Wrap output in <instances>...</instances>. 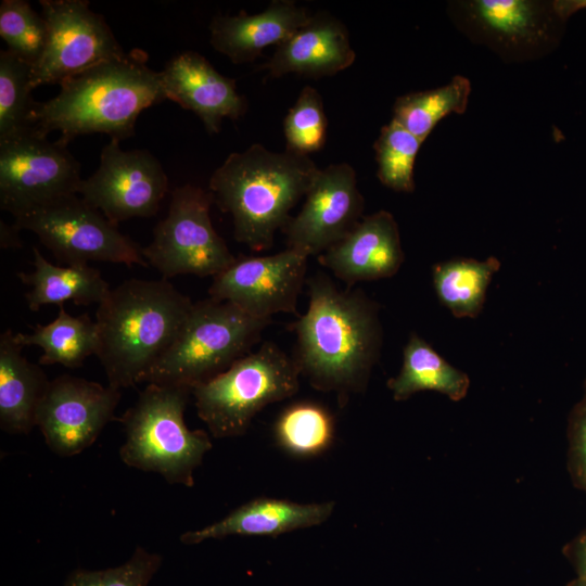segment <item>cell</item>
<instances>
[{
    "mask_svg": "<svg viewBox=\"0 0 586 586\" xmlns=\"http://www.w3.org/2000/svg\"><path fill=\"white\" fill-rule=\"evenodd\" d=\"M292 0H273L256 14L216 15L209 24L213 48L234 64L256 60L269 46L278 47L311 17Z\"/></svg>",
    "mask_w": 586,
    "mask_h": 586,
    "instance_id": "cell-21",
    "label": "cell"
},
{
    "mask_svg": "<svg viewBox=\"0 0 586 586\" xmlns=\"http://www.w3.org/2000/svg\"><path fill=\"white\" fill-rule=\"evenodd\" d=\"M272 433L276 444L291 456L316 457L333 444L335 420L326 406L311 400H300L280 412Z\"/></svg>",
    "mask_w": 586,
    "mask_h": 586,
    "instance_id": "cell-27",
    "label": "cell"
},
{
    "mask_svg": "<svg viewBox=\"0 0 586 586\" xmlns=\"http://www.w3.org/2000/svg\"><path fill=\"white\" fill-rule=\"evenodd\" d=\"M334 507V501L301 504L259 497L238 507L217 522L184 532L179 539L190 546L232 535L277 537L324 523L332 515Z\"/></svg>",
    "mask_w": 586,
    "mask_h": 586,
    "instance_id": "cell-20",
    "label": "cell"
},
{
    "mask_svg": "<svg viewBox=\"0 0 586 586\" xmlns=\"http://www.w3.org/2000/svg\"><path fill=\"white\" fill-rule=\"evenodd\" d=\"M271 321L212 297L193 303L174 342L142 382L193 390L251 353Z\"/></svg>",
    "mask_w": 586,
    "mask_h": 586,
    "instance_id": "cell-6",
    "label": "cell"
},
{
    "mask_svg": "<svg viewBox=\"0 0 586 586\" xmlns=\"http://www.w3.org/2000/svg\"><path fill=\"white\" fill-rule=\"evenodd\" d=\"M318 262L347 284L390 278L405 259L397 221L387 211L365 216Z\"/></svg>",
    "mask_w": 586,
    "mask_h": 586,
    "instance_id": "cell-18",
    "label": "cell"
},
{
    "mask_svg": "<svg viewBox=\"0 0 586 586\" xmlns=\"http://www.w3.org/2000/svg\"><path fill=\"white\" fill-rule=\"evenodd\" d=\"M209 190L193 184L177 187L166 217L153 230V239L142 255L163 279L180 275L215 277L237 257L213 227Z\"/></svg>",
    "mask_w": 586,
    "mask_h": 586,
    "instance_id": "cell-9",
    "label": "cell"
},
{
    "mask_svg": "<svg viewBox=\"0 0 586 586\" xmlns=\"http://www.w3.org/2000/svg\"><path fill=\"white\" fill-rule=\"evenodd\" d=\"M499 269L500 262L494 256L486 260L454 258L435 264L432 278L437 298L456 318H475Z\"/></svg>",
    "mask_w": 586,
    "mask_h": 586,
    "instance_id": "cell-26",
    "label": "cell"
},
{
    "mask_svg": "<svg viewBox=\"0 0 586 586\" xmlns=\"http://www.w3.org/2000/svg\"><path fill=\"white\" fill-rule=\"evenodd\" d=\"M572 437L575 468L578 476L586 484V402L575 413Z\"/></svg>",
    "mask_w": 586,
    "mask_h": 586,
    "instance_id": "cell-34",
    "label": "cell"
},
{
    "mask_svg": "<svg viewBox=\"0 0 586 586\" xmlns=\"http://www.w3.org/2000/svg\"><path fill=\"white\" fill-rule=\"evenodd\" d=\"M470 93V80L456 75L444 86L398 97L392 119L424 142L444 117L466 112Z\"/></svg>",
    "mask_w": 586,
    "mask_h": 586,
    "instance_id": "cell-28",
    "label": "cell"
},
{
    "mask_svg": "<svg viewBox=\"0 0 586 586\" xmlns=\"http://www.w3.org/2000/svg\"><path fill=\"white\" fill-rule=\"evenodd\" d=\"M31 66L8 49L0 51V142L34 131L38 103Z\"/></svg>",
    "mask_w": 586,
    "mask_h": 586,
    "instance_id": "cell-29",
    "label": "cell"
},
{
    "mask_svg": "<svg viewBox=\"0 0 586 586\" xmlns=\"http://www.w3.org/2000/svg\"><path fill=\"white\" fill-rule=\"evenodd\" d=\"M0 36L7 49L34 66L42 54L47 24L25 0H2L0 3Z\"/></svg>",
    "mask_w": 586,
    "mask_h": 586,
    "instance_id": "cell-32",
    "label": "cell"
},
{
    "mask_svg": "<svg viewBox=\"0 0 586 586\" xmlns=\"http://www.w3.org/2000/svg\"><path fill=\"white\" fill-rule=\"evenodd\" d=\"M300 377L292 356L275 343H263L192 390L198 416L215 438L243 435L263 408L298 392Z\"/></svg>",
    "mask_w": 586,
    "mask_h": 586,
    "instance_id": "cell-7",
    "label": "cell"
},
{
    "mask_svg": "<svg viewBox=\"0 0 586 586\" xmlns=\"http://www.w3.org/2000/svg\"><path fill=\"white\" fill-rule=\"evenodd\" d=\"M193 302L168 280L129 279L111 289L95 311L97 352L116 390L142 383L171 345Z\"/></svg>",
    "mask_w": 586,
    "mask_h": 586,
    "instance_id": "cell-3",
    "label": "cell"
},
{
    "mask_svg": "<svg viewBox=\"0 0 586 586\" xmlns=\"http://www.w3.org/2000/svg\"><path fill=\"white\" fill-rule=\"evenodd\" d=\"M1 246H20L18 230L13 226H8L1 221Z\"/></svg>",
    "mask_w": 586,
    "mask_h": 586,
    "instance_id": "cell-37",
    "label": "cell"
},
{
    "mask_svg": "<svg viewBox=\"0 0 586 586\" xmlns=\"http://www.w3.org/2000/svg\"><path fill=\"white\" fill-rule=\"evenodd\" d=\"M120 396V391L110 385L61 374L50 381L36 425L53 453L63 457L78 455L115 419Z\"/></svg>",
    "mask_w": 586,
    "mask_h": 586,
    "instance_id": "cell-14",
    "label": "cell"
},
{
    "mask_svg": "<svg viewBox=\"0 0 586 586\" xmlns=\"http://www.w3.org/2000/svg\"><path fill=\"white\" fill-rule=\"evenodd\" d=\"M190 395L186 386L148 383L117 419L125 433L119 448L125 464L158 473L173 485L193 486V472L213 444L205 431L190 430L184 422Z\"/></svg>",
    "mask_w": 586,
    "mask_h": 586,
    "instance_id": "cell-5",
    "label": "cell"
},
{
    "mask_svg": "<svg viewBox=\"0 0 586 586\" xmlns=\"http://www.w3.org/2000/svg\"><path fill=\"white\" fill-rule=\"evenodd\" d=\"M33 255L34 270L17 273L21 281L30 286L25 294L30 310L44 305L63 306L66 302L99 305L111 290L101 272L89 264L56 266L37 247H33Z\"/></svg>",
    "mask_w": 586,
    "mask_h": 586,
    "instance_id": "cell-23",
    "label": "cell"
},
{
    "mask_svg": "<svg viewBox=\"0 0 586 586\" xmlns=\"http://www.w3.org/2000/svg\"><path fill=\"white\" fill-rule=\"evenodd\" d=\"M308 307L291 324L301 375L341 406L362 392L382 346L379 306L360 290H343L323 273L308 280Z\"/></svg>",
    "mask_w": 586,
    "mask_h": 586,
    "instance_id": "cell-1",
    "label": "cell"
},
{
    "mask_svg": "<svg viewBox=\"0 0 586 586\" xmlns=\"http://www.w3.org/2000/svg\"><path fill=\"white\" fill-rule=\"evenodd\" d=\"M56 317L47 324H37L31 333H15L23 346H38L42 349L39 365H62L78 368L97 352V328L88 314L69 315L59 306Z\"/></svg>",
    "mask_w": 586,
    "mask_h": 586,
    "instance_id": "cell-25",
    "label": "cell"
},
{
    "mask_svg": "<svg viewBox=\"0 0 586 586\" xmlns=\"http://www.w3.org/2000/svg\"><path fill=\"white\" fill-rule=\"evenodd\" d=\"M65 265L105 262L146 267L142 247L78 194L64 195L14 218Z\"/></svg>",
    "mask_w": 586,
    "mask_h": 586,
    "instance_id": "cell-8",
    "label": "cell"
},
{
    "mask_svg": "<svg viewBox=\"0 0 586 586\" xmlns=\"http://www.w3.org/2000/svg\"><path fill=\"white\" fill-rule=\"evenodd\" d=\"M318 170L309 156L254 143L227 156L212 174L208 190L214 203L232 217L234 239L262 251L272 245Z\"/></svg>",
    "mask_w": 586,
    "mask_h": 586,
    "instance_id": "cell-4",
    "label": "cell"
},
{
    "mask_svg": "<svg viewBox=\"0 0 586 586\" xmlns=\"http://www.w3.org/2000/svg\"><path fill=\"white\" fill-rule=\"evenodd\" d=\"M15 333L0 335V428L10 434H28L50 381L39 365L23 355Z\"/></svg>",
    "mask_w": 586,
    "mask_h": 586,
    "instance_id": "cell-22",
    "label": "cell"
},
{
    "mask_svg": "<svg viewBox=\"0 0 586 586\" xmlns=\"http://www.w3.org/2000/svg\"><path fill=\"white\" fill-rule=\"evenodd\" d=\"M80 164L67 145L36 131L0 142V207L14 218L54 199L78 194Z\"/></svg>",
    "mask_w": 586,
    "mask_h": 586,
    "instance_id": "cell-11",
    "label": "cell"
},
{
    "mask_svg": "<svg viewBox=\"0 0 586 586\" xmlns=\"http://www.w3.org/2000/svg\"><path fill=\"white\" fill-rule=\"evenodd\" d=\"M423 141L392 119L373 144L380 182L396 192L415 191V163Z\"/></svg>",
    "mask_w": 586,
    "mask_h": 586,
    "instance_id": "cell-30",
    "label": "cell"
},
{
    "mask_svg": "<svg viewBox=\"0 0 586 586\" xmlns=\"http://www.w3.org/2000/svg\"><path fill=\"white\" fill-rule=\"evenodd\" d=\"M572 560L577 572V578L586 581V532L574 544Z\"/></svg>",
    "mask_w": 586,
    "mask_h": 586,
    "instance_id": "cell-35",
    "label": "cell"
},
{
    "mask_svg": "<svg viewBox=\"0 0 586 586\" xmlns=\"http://www.w3.org/2000/svg\"><path fill=\"white\" fill-rule=\"evenodd\" d=\"M160 73L166 100L196 114L209 133H218L225 118L239 119L247 109L235 80L216 71L199 52L175 55Z\"/></svg>",
    "mask_w": 586,
    "mask_h": 586,
    "instance_id": "cell-17",
    "label": "cell"
},
{
    "mask_svg": "<svg viewBox=\"0 0 586 586\" xmlns=\"http://www.w3.org/2000/svg\"><path fill=\"white\" fill-rule=\"evenodd\" d=\"M469 385L464 372L448 364L416 333L404 347L398 374L387 382L395 400H405L421 391H435L451 400H460L467 395Z\"/></svg>",
    "mask_w": 586,
    "mask_h": 586,
    "instance_id": "cell-24",
    "label": "cell"
},
{
    "mask_svg": "<svg viewBox=\"0 0 586 586\" xmlns=\"http://www.w3.org/2000/svg\"><path fill=\"white\" fill-rule=\"evenodd\" d=\"M355 59L346 26L319 12L279 44L264 67L273 77L296 74L319 78L346 69Z\"/></svg>",
    "mask_w": 586,
    "mask_h": 586,
    "instance_id": "cell-19",
    "label": "cell"
},
{
    "mask_svg": "<svg viewBox=\"0 0 586 586\" xmlns=\"http://www.w3.org/2000/svg\"><path fill=\"white\" fill-rule=\"evenodd\" d=\"M47 24L41 56L31 66L33 89L61 84L102 61L125 54L101 14L86 0H40Z\"/></svg>",
    "mask_w": 586,
    "mask_h": 586,
    "instance_id": "cell-12",
    "label": "cell"
},
{
    "mask_svg": "<svg viewBox=\"0 0 586 586\" xmlns=\"http://www.w3.org/2000/svg\"><path fill=\"white\" fill-rule=\"evenodd\" d=\"M162 565V556L138 546L123 564L98 571L75 570L64 586H148Z\"/></svg>",
    "mask_w": 586,
    "mask_h": 586,
    "instance_id": "cell-33",
    "label": "cell"
},
{
    "mask_svg": "<svg viewBox=\"0 0 586 586\" xmlns=\"http://www.w3.org/2000/svg\"><path fill=\"white\" fill-rule=\"evenodd\" d=\"M307 259L290 249L267 256L237 258L213 277L209 297L232 303L260 319L281 313L296 314L306 282Z\"/></svg>",
    "mask_w": 586,
    "mask_h": 586,
    "instance_id": "cell-16",
    "label": "cell"
},
{
    "mask_svg": "<svg viewBox=\"0 0 586 586\" xmlns=\"http://www.w3.org/2000/svg\"><path fill=\"white\" fill-rule=\"evenodd\" d=\"M448 13L471 41L506 62L532 61L551 52L565 22L553 1L540 0L451 1Z\"/></svg>",
    "mask_w": 586,
    "mask_h": 586,
    "instance_id": "cell-10",
    "label": "cell"
},
{
    "mask_svg": "<svg viewBox=\"0 0 586 586\" xmlns=\"http://www.w3.org/2000/svg\"><path fill=\"white\" fill-rule=\"evenodd\" d=\"M569 586H586V581H583L581 578H576L573 582L569 584Z\"/></svg>",
    "mask_w": 586,
    "mask_h": 586,
    "instance_id": "cell-38",
    "label": "cell"
},
{
    "mask_svg": "<svg viewBox=\"0 0 586 586\" xmlns=\"http://www.w3.org/2000/svg\"><path fill=\"white\" fill-rule=\"evenodd\" d=\"M364 206L356 171L349 164L343 162L319 169L302 209L282 229L286 249L307 257L319 256L356 227Z\"/></svg>",
    "mask_w": 586,
    "mask_h": 586,
    "instance_id": "cell-15",
    "label": "cell"
},
{
    "mask_svg": "<svg viewBox=\"0 0 586 586\" xmlns=\"http://www.w3.org/2000/svg\"><path fill=\"white\" fill-rule=\"evenodd\" d=\"M553 5L559 16L566 21L572 14L586 9V0H555Z\"/></svg>",
    "mask_w": 586,
    "mask_h": 586,
    "instance_id": "cell-36",
    "label": "cell"
},
{
    "mask_svg": "<svg viewBox=\"0 0 586 586\" xmlns=\"http://www.w3.org/2000/svg\"><path fill=\"white\" fill-rule=\"evenodd\" d=\"M328 119L317 89L305 86L283 120L286 151L309 156L327 140Z\"/></svg>",
    "mask_w": 586,
    "mask_h": 586,
    "instance_id": "cell-31",
    "label": "cell"
},
{
    "mask_svg": "<svg viewBox=\"0 0 586 586\" xmlns=\"http://www.w3.org/2000/svg\"><path fill=\"white\" fill-rule=\"evenodd\" d=\"M119 142L110 140L98 169L78 188V195L116 226L155 215L168 190L167 175L151 152L125 151Z\"/></svg>",
    "mask_w": 586,
    "mask_h": 586,
    "instance_id": "cell-13",
    "label": "cell"
},
{
    "mask_svg": "<svg viewBox=\"0 0 586 586\" xmlns=\"http://www.w3.org/2000/svg\"><path fill=\"white\" fill-rule=\"evenodd\" d=\"M146 62L144 51L132 49L63 80L54 98L38 103L34 131L56 130L64 145L89 133L132 137L140 113L166 100L161 73Z\"/></svg>",
    "mask_w": 586,
    "mask_h": 586,
    "instance_id": "cell-2",
    "label": "cell"
}]
</instances>
